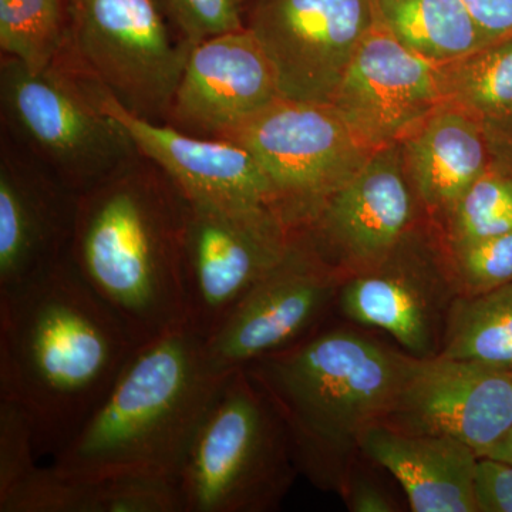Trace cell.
Here are the masks:
<instances>
[{
  "mask_svg": "<svg viewBox=\"0 0 512 512\" xmlns=\"http://www.w3.org/2000/svg\"><path fill=\"white\" fill-rule=\"evenodd\" d=\"M483 457L504 461L512 466V427L504 434L503 439L498 440Z\"/></svg>",
  "mask_w": 512,
  "mask_h": 512,
  "instance_id": "33",
  "label": "cell"
},
{
  "mask_svg": "<svg viewBox=\"0 0 512 512\" xmlns=\"http://www.w3.org/2000/svg\"><path fill=\"white\" fill-rule=\"evenodd\" d=\"M342 497L345 498L349 510L353 512L399 511L393 498L383 488L367 478L357 476L356 471Z\"/></svg>",
  "mask_w": 512,
  "mask_h": 512,
  "instance_id": "31",
  "label": "cell"
},
{
  "mask_svg": "<svg viewBox=\"0 0 512 512\" xmlns=\"http://www.w3.org/2000/svg\"><path fill=\"white\" fill-rule=\"evenodd\" d=\"M439 355L512 370V282L490 292L456 296Z\"/></svg>",
  "mask_w": 512,
  "mask_h": 512,
  "instance_id": "22",
  "label": "cell"
},
{
  "mask_svg": "<svg viewBox=\"0 0 512 512\" xmlns=\"http://www.w3.org/2000/svg\"><path fill=\"white\" fill-rule=\"evenodd\" d=\"M451 251L464 295L490 292L512 282V232L467 242Z\"/></svg>",
  "mask_w": 512,
  "mask_h": 512,
  "instance_id": "27",
  "label": "cell"
},
{
  "mask_svg": "<svg viewBox=\"0 0 512 512\" xmlns=\"http://www.w3.org/2000/svg\"><path fill=\"white\" fill-rule=\"evenodd\" d=\"M185 214L180 188L138 153L77 195L70 262L141 343L185 323Z\"/></svg>",
  "mask_w": 512,
  "mask_h": 512,
  "instance_id": "2",
  "label": "cell"
},
{
  "mask_svg": "<svg viewBox=\"0 0 512 512\" xmlns=\"http://www.w3.org/2000/svg\"><path fill=\"white\" fill-rule=\"evenodd\" d=\"M384 424L404 433L457 440L483 457L512 427V370L441 355H409Z\"/></svg>",
  "mask_w": 512,
  "mask_h": 512,
  "instance_id": "12",
  "label": "cell"
},
{
  "mask_svg": "<svg viewBox=\"0 0 512 512\" xmlns=\"http://www.w3.org/2000/svg\"><path fill=\"white\" fill-rule=\"evenodd\" d=\"M410 184L431 211L450 215L493 165L483 121L453 103L431 113L400 141Z\"/></svg>",
  "mask_w": 512,
  "mask_h": 512,
  "instance_id": "20",
  "label": "cell"
},
{
  "mask_svg": "<svg viewBox=\"0 0 512 512\" xmlns=\"http://www.w3.org/2000/svg\"><path fill=\"white\" fill-rule=\"evenodd\" d=\"M493 164L512 175V116L493 123H483Z\"/></svg>",
  "mask_w": 512,
  "mask_h": 512,
  "instance_id": "32",
  "label": "cell"
},
{
  "mask_svg": "<svg viewBox=\"0 0 512 512\" xmlns=\"http://www.w3.org/2000/svg\"><path fill=\"white\" fill-rule=\"evenodd\" d=\"M72 0H0V49L33 72L72 49Z\"/></svg>",
  "mask_w": 512,
  "mask_h": 512,
  "instance_id": "23",
  "label": "cell"
},
{
  "mask_svg": "<svg viewBox=\"0 0 512 512\" xmlns=\"http://www.w3.org/2000/svg\"><path fill=\"white\" fill-rule=\"evenodd\" d=\"M72 55L128 113L167 123L192 47L153 0H72Z\"/></svg>",
  "mask_w": 512,
  "mask_h": 512,
  "instance_id": "8",
  "label": "cell"
},
{
  "mask_svg": "<svg viewBox=\"0 0 512 512\" xmlns=\"http://www.w3.org/2000/svg\"><path fill=\"white\" fill-rule=\"evenodd\" d=\"M373 26L370 0H249L251 30L282 99L332 103Z\"/></svg>",
  "mask_w": 512,
  "mask_h": 512,
  "instance_id": "11",
  "label": "cell"
},
{
  "mask_svg": "<svg viewBox=\"0 0 512 512\" xmlns=\"http://www.w3.org/2000/svg\"><path fill=\"white\" fill-rule=\"evenodd\" d=\"M345 278L295 232L284 259L204 340L211 369L218 375L247 369L311 336L336 302Z\"/></svg>",
  "mask_w": 512,
  "mask_h": 512,
  "instance_id": "10",
  "label": "cell"
},
{
  "mask_svg": "<svg viewBox=\"0 0 512 512\" xmlns=\"http://www.w3.org/2000/svg\"><path fill=\"white\" fill-rule=\"evenodd\" d=\"M453 286L426 238L410 229L382 262L346 276L336 302L346 318L389 333L421 359L440 353Z\"/></svg>",
  "mask_w": 512,
  "mask_h": 512,
  "instance_id": "13",
  "label": "cell"
},
{
  "mask_svg": "<svg viewBox=\"0 0 512 512\" xmlns=\"http://www.w3.org/2000/svg\"><path fill=\"white\" fill-rule=\"evenodd\" d=\"M477 512H512V466L478 457L474 476Z\"/></svg>",
  "mask_w": 512,
  "mask_h": 512,
  "instance_id": "29",
  "label": "cell"
},
{
  "mask_svg": "<svg viewBox=\"0 0 512 512\" xmlns=\"http://www.w3.org/2000/svg\"><path fill=\"white\" fill-rule=\"evenodd\" d=\"M175 35L191 47L245 29L249 0H153Z\"/></svg>",
  "mask_w": 512,
  "mask_h": 512,
  "instance_id": "26",
  "label": "cell"
},
{
  "mask_svg": "<svg viewBox=\"0 0 512 512\" xmlns=\"http://www.w3.org/2000/svg\"><path fill=\"white\" fill-rule=\"evenodd\" d=\"M444 67L448 103L483 123L512 116V36Z\"/></svg>",
  "mask_w": 512,
  "mask_h": 512,
  "instance_id": "24",
  "label": "cell"
},
{
  "mask_svg": "<svg viewBox=\"0 0 512 512\" xmlns=\"http://www.w3.org/2000/svg\"><path fill=\"white\" fill-rule=\"evenodd\" d=\"M247 148L292 232L308 227L329 198L366 163L370 150L332 104L279 99L227 138Z\"/></svg>",
  "mask_w": 512,
  "mask_h": 512,
  "instance_id": "7",
  "label": "cell"
},
{
  "mask_svg": "<svg viewBox=\"0 0 512 512\" xmlns=\"http://www.w3.org/2000/svg\"><path fill=\"white\" fill-rule=\"evenodd\" d=\"M373 22L400 45L437 64L490 45L463 0H370Z\"/></svg>",
  "mask_w": 512,
  "mask_h": 512,
  "instance_id": "21",
  "label": "cell"
},
{
  "mask_svg": "<svg viewBox=\"0 0 512 512\" xmlns=\"http://www.w3.org/2000/svg\"><path fill=\"white\" fill-rule=\"evenodd\" d=\"M410 185L402 144L377 148L299 234L345 276L365 272L412 229Z\"/></svg>",
  "mask_w": 512,
  "mask_h": 512,
  "instance_id": "15",
  "label": "cell"
},
{
  "mask_svg": "<svg viewBox=\"0 0 512 512\" xmlns=\"http://www.w3.org/2000/svg\"><path fill=\"white\" fill-rule=\"evenodd\" d=\"M97 94L103 110L126 128L137 153L160 167L188 200L251 202L274 208L271 183L247 148L140 119L99 84Z\"/></svg>",
  "mask_w": 512,
  "mask_h": 512,
  "instance_id": "18",
  "label": "cell"
},
{
  "mask_svg": "<svg viewBox=\"0 0 512 512\" xmlns=\"http://www.w3.org/2000/svg\"><path fill=\"white\" fill-rule=\"evenodd\" d=\"M450 247L512 232V175L491 165L450 212Z\"/></svg>",
  "mask_w": 512,
  "mask_h": 512,
  "instance_id": "25",
  "label": "cell"
},
{
  "mask_svg": "<svg viewBox=\"0 0 512 512\" xmlns=\"http://www.w3.org/2000/svg\"><path fill=\"white\" fill-rule=\"evenodd\" d=\"M35 434L28 417L8 399H0V498L8 495L37 466Z\"/></svg>",
  "mask_w": 512,
  "mask_h": 512,
  "instance_id": "28",
  "label": "cell"
},
{
  "mask_svg": "<svg viewBox=\"0 0 512 512\" xmlns=\"http://www.w3.org/2000/svg\"><path fill=\"white\" fill-rule=\"evenodd\" d=\"M0 109L3 133L77 195L137 153L72 50L39 72L2 56Z\"/></svg>",
  "mask_w": 512,
  "mask_h": 512,
  "instance_id": "6",
  "label": "cell"
},
{
  "mask_svg": "<svg viewBox=\"0 0 512 512\" xmlns=\"http://www.w3.org/2000/svg\"><path fill=\"white\" fill-rule=\"evenodd\" d=\"M279 99L272 64L245 28L192 47L165 124L191 136L227 140Z\"/></svg>",
  "mask_w": 512,
  "mask_h": 512,
  "instance_id": "16",
  "label": "cell"
},
{
  "mask_svg": "<svg viewBox=\"0 0 512 512\" xmlns=\"http://www.w3.org/2000/svg\"><path fill=\"white\" fill-rule=\"evenodd\" d=\"M295 232L274 208L188 200L183 245L185 323L208 339L284 259Z\"/></svg>",
  "mask_w": 512,
  "mask_h": 512,
  "instance_id": "9",
  "label": "cell"
},
{
  "mask_svg": "<svg viewBox=\"0 0 512 512\" xmlns=\"http://www.w3.org/2000/svg\"><path fill=\"white\" fill-rule=\"evenodd\" d=\"M362 453L399 481L413 512H477L478 456L466 444L380 423L366 434Z\"/></svg>",
  "mask_w": 512,
  "mask_h": 512,
  "instance_id": "19",
  "label": "cell"
},
{
  "mask_svg": "<svg viewBox=\"0 0 512 512\" xmlns=\"http://www.w3.org/2000/svg\"><path fill=\"white\" fill-rule=\"evenodd\" d=\"M225 375L211 369L204 339L187 325L138 346L109 393L52 467L74 478L177 481L192 439Z\"/></svg>",
  "mask_w": 512,
  "mask_h": 512,
  "instance_id": "4",
  "label": "cell"
},
{
  "mask_svg": "<svg viewBox=\"0 0 512 512\" xmlns=\"http://www.w3.org/2000/svg\"><path fill=\"white\" fill-rule=\"evenodd\" d=\"M487 42L512 36V0H463Z\"/></svg>",
  "mask_w": 512,
  "mask_h": 512,
  "instance_id": "30",
  "label": "cell"
},
{
  "mask_svg": "<svg viewBox=\"0 0 512 512\" xmlns=\"http://www.w3.org/2000/svg\"><path fill=\"white\" fill-rule=\"evenodd\" d=\"M140 345L69 255L0 292V399L28 417L37 456L55 457L73 439Z\"/></svg>",
  "mask_w": 512,
  "mask_h": 512,
  "instance_id": "1",
  "label": "cell"
},
{
  "mask_svg": "<svg viewBox=\"0 0 512 512\" xmlns=\"http://www.w3.org/2000/svg\"><path fill=\"white\" fill-rule=\"evenodd\" d=\"M446 103L444 64L410 52L373 22L330 104L377 150L400 143Z\"/></svg>",
  "mask_w": 512,
  "mask_h": 512,
  "instance_id": "14",
  "label": "cell"
},
{
  "mask_svg": "<svg viewBox=\"0 0 512 512\" xmlns=\"http://www.w3.org/2000/svg\"><path fill=\"white\" fill-rule=\"evenodd\" d=\"M77 194L5 133L0 148V292L69 255Z\"/></svg>",
  "mask_w": 512,
  "mask_h": 512,
  "instance_id": "17",
  "label": "cell"
},
{
  "mask_svg": "<svg viewBox=\"0 0 512 512\" xmlns=\"http://www.w3.org/2000/svg\"><path fill=\"white\" fill-rule=\"evenodd\" d=\"M407 357L356 330H316L242 370L281 417L299 471L343 495L366 434L392 412Z\"/></svg>",
  "mask_w": 512,
  "mask_h": 512,
  "instance_id": "3",
  "label": "cell"
},
{
  "mask_svg": "<svg viewBox=\"0 0 512 512\" xmlns=\"http://www.w3.org/2000/svg\"><path fill=\"white\" fill-rule=\"evenodd\" d=\"M296 471L271 400L245 370L227 373L177 477L183 512L276 510Z\"/></svg>",
  "mask_w": 512,
  "mask_h": 512,
  "instance_id": "5",
  "label": "cell"
}]
</instances>
